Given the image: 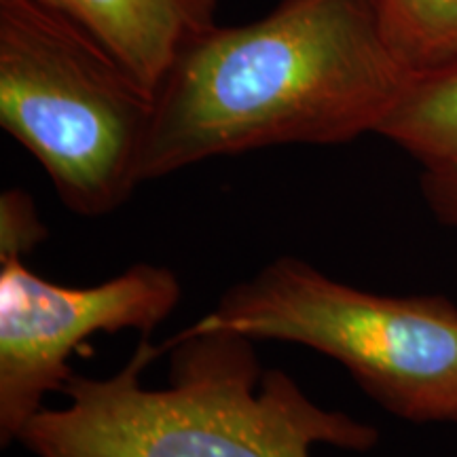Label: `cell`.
Listing matches in <instances>:
<instances>
[{
    "mask_svg": "<svg viewBox=\"0 0 457 457\" xmlns=\"http://www.w3.org/2000/svg\"><path fill=\"white\" fill-rule=\"evenodd\" d=\"M182 288L174 271L129 267L89 288L37 276L21 254H0V443L20 438L49 392H64L68 360L89 337L138 330L151 335L174 312Z\"/></svg>",
    "mask_w": 457,
    "mask_h": 457,
    "instance_id": "cell-5",
    "label": "cell"
},
{
    "mask_svg": "<svg viewBox=\"0 0 457 457\" xmlns=\"http://www.w3.org/2000/svg\"><path fill=\"white\" fill-rule=\"evenodd\" d=\"M377 134L421 165L457 153V60L415 74Z\"/></svg>",
    "mask_w": 457,
    "mask_h": 457,
    "instance_id": "cell-7",
    "label": "cell"
},
{
    "mask_svg": "<svg viewBox=\"0 0 457 457\" xmlns=\"http://www.w3.org/2000/svg\"><path fill=\"white\" fill-rule=\"evenodd\" d=\"M386 41L415 74L457 60V0H370Z\"/></svg>",
    "mask_w": 457,
    "mask_h": 457,
    "instance_id": "cell-8",
    "label": "cell"
},
{
    "mask_svg": "<svg viewBox=\"0 0 457 457\" xmlns=\"http://www.w3.org/2000/svg\"><path fill=\"white\" fill-rule=\"evenodd\" d=\"M153 112L155 96L71 17L0 0V125L71 212L102 216L128 202Z\"/></svg>",
    "mask_w": 457,
    "mask_h": 457,
    "instance_id": "cell-3",
    "label": "cell"
},
{
    "mask_svg": "<svg viewBox=\"0 0 457 457\" xmlns=\"http://www.w3.org/2000/svg\"><path fill=\"white\" fill-rule=\"evenodd\" d=\"M71 17L155 96L188 41L214 26L216 0H38Z\"/></svg>",
    "mask_w": 457,
    "mask_h": 457,
    "instance_id": "cell-6",
    "label": "cell"
},
{
    "mask_svg": "<svg viewBox=\"0 0 457 457\" xmlns=\"http://www.w3.org/2000/svg\"><path fill=\"white\" fill-rule=\"evenodd\" d=\"M185 330L312 347L390 413L457 424V307L445 296L375 295L279 256Z\"/></svg>",
    "mask_w": 457,
    "mask_h": 457,
    "instance_id": "cell-4",
    "label": "cell"
},
{
    "mask_svg": "<svg viewBox=\"0 0 457 457\" xmlns=\"http://www.w3.org/2000/svg\"><path fill=\"white\" fill-rule=\"evenodd\" d=\"M253 343L182 330L168 345V386L155 390L142 373L163 347L142 335L119 373H74L66 407H43L17 441L37 457H312L316 445L375 447L373 426L322 409L282 370L262 373Z\"/></svg>",
    "mask_w": 457,
    "mask_h": 457,
    "instance_id": "cell-2",
    "label": "cell"
},
{
    "mask_svg": "<svg viewBox=\"0 0 457 457\" xmlns=\"http://www.w3.org/2000/svg\"><path fill=\"white\" fill-rule=\"evenodd\" d=\"M45 236L34 214L32 199L21 191H7L0 199V254H21L34 248Z\"/></svg>",
    "mask_w": 457,
    "mask_h": 457,
    "instance_id": "cell-9",
    "label": "cell"
},
{
    "mask_svg": "<svg viewBox=\"0 0 457 457\" xmlns=\"http://www.w3.org/2000/svg\"><path fill=\"white\" fill-rule=\"evenodd\" d=\"M421 188L438 220L457 227V153L424 165Z\"/></svg>",
    "mask_w": 457,
    "mask_h": 457,
    "instance_id": "cell-10",
    "label": "cell"
},
{
    "mask_svg": "<svg viewBox=\"0 0 457 457\" xmlns=\"http://www.w3.org/2000/svg\"><path fill=\"white\" fill-rule=\"evenodd\" d=\"M413 77L370 0H282L253 24H214L159 85L140 179L256 148L377 134Z\"/></svg>",
    "mask_w": 457,
    "mask_h": 457,
    "instance_id": "cell-1",
    "label": "cell"
}]
</instances>
